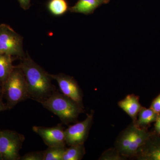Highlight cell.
<instances>
[{"instance_id": "obj_22", "label": "cell", "mask_w": 160, "mask_h": 160, "mask_svg": "<svg viewBox=\"0 0 160 160\" xmlns=\"http://www.w3.org/2000/svg\"><path fill=\"white\" fill-rule=\"evenodd\" d=\"M155 128L158 132L160 134V114H158L157 118L156 121Z\"/></svg>"}, {"instance_id": "obj_1", "label": "cell", "mask_w": 160, "mask_h": 160, "mask_svg": "<svg viewBox=\"0 0 160 160\" xmlns=\"http://www.w3.org/2000/svg\"><path fill=\"white\" fill-rule=\"evenodd\" d=\"M22 70L28 86L29 98L38 102H43L55 91L50 75L37 64L27 54L21 58L18 66Z\"/></svg>"}, {"instance_id": "obj_21", "label": "cell", "mask_w": 160, "mask_h": 160, "mask_svg": "<svg viewBox=\"0 0 160 160\" xmlns=\"http://www.w3.org/2000/svg\"><path fill=\"white\" fill-rule=\"evenodd\" d=\"M20 5V6L24 10H26L29 9L31 4L30 2L31 0H18Z\"/></svg>"}, {"instance_id": "obj_10", "label": "cell", "mask_w": 160, "mask_h": 160, "mask_svg": "<svg viewBox=\"0 0 160 160\" xmlns=\"http://www.w3.org/2000/svg\"><path fill=\"white\" fill-rule=\"evenodd\" d=\"M118 104L120 108L132 118L133 122L135 123L139 112L142 108L138 97L133 94L128 95Z\"/></svg>"}, {"instance_id": "obj_3", "label": "cell", "mask_w": 160, "mask_h": 160, "mask_svg": "<svg viewBox=\"0 0 160 160\" xmlns=\"http://www.w3.org/2000/svg\"><path fill=\"white\" fill-rule=\"evenodd\" d=\"M7 109H11L18 103L29 98L28 86L22 69L15 66L9 78L3 84V97Z\"/></svg>"}, {"instance_id": "obj_7", "label": "cell", "mask_w": 160, "mask_h": 160, "mask_svg": "<svg viewBox=\"0 0 160 160\" xmlns=\"http://www.w3.org/2000/svg\"><path fill=\"white\" fill-rule=\"evenodd\" d=\"M93 113L88 114L84 121L70 126L65 130L66 143L69 146L83 144L89 131Z\"/></svg>"}, {"instance_id": "obj_17", "label": "cell", "mask_w": 160, "mask_h": 160, "mask_svg": "<svg viewBox=\"0 0 160 160\" xmlns=\"http://www.w3.org/2000/svg\"><path fill=\"white\" fill-rule=\"evenodd\" d=\"M65 147H49L43 152V160H62Z\"/></svg>"}, {"instance_id": "obj_5", "label": "cell", "mask_w": 160, "mask_h": 160, "mask_svg": "<svg viewBox=\"0 0 160 160\" xmlns=\"http://www.w3.org/2000/svg\"><path fill=\"white\" fill-rule=\"evenodd\" d=\"M149 138V134L133 122L125 129L122 136L121 142L125 150L124 157H135Z\"/></svg>"}, {"instance_id": "obj_11", "label": "cell", "mask_w": 160, "mask_h": 160, "mask_svg": "<svg viewBox=\"0 0 160 160\" xmlns=\"http://www.w3.org/2000/svg\"><path fill=\"white\" fill-rule=\"evenodd\" d=\"M110 0H78L74 6L69 8L72 12L89 14L103 4H108Z\"/></svg>"}, {"instance_id": "obj_18", "label": "cell", "mask_w": 160, "mask_h": 160, "mask_svg": "<svg viewBox=\"0 0 160 160\" xmlns=\"http://www.w3.org/2000/svg\"><path fill=\"white\" fill-rule=\"evenodd\" d=\"M124 157L121 155L118 151L115 149H110L105 152L102 154L100 160H122Z\"/></svg>"}, {"instance_id": "obj_24", "label": "cell", "mask_w": 160, "mask_h": 160, "mask_svg": "<svg viewBox=\"0 0 160 160\" xmlns=\"http://www.w3.org/2000/svg\"><path fill=\"white\" fill-rule=\"evenodd\" d=\"M3 84L0 81V96L3 97Z\"/></svg>"}, {"instance_id": "obj_6", "label": "cell", "mask_w": 160, "mask_h": 160, "mask_svg": "<svg viewBox=\"0 0 160 160\" xmlns=\"http://www.w3.org/2000/svg\"><path fill=\"white\" fill-rule=\"evenodd\" d=\"M24 140V136L16 132L0 130V153L3 160H20L19 151Z\"/></svg>"}, {"instance_id": "obj_14", "label": "cell", "mask_w": 160, "mask_h": 160, "mask_svg": "<svg viewBox=\"0 0 160 160\" xmlns=\"http://www.w3.org/2000/svg\"><path fill=\"white\" fill-rule=\"evenodd\" d=\"M138 114V118L135 123L137 126L142 127L156 122L158 114L156 113L151 108L146 109L142 107Z\"/></svg>"}, {"instance_id": "obj_16", "label": "cell", "mask_w": 160, "mask_h": 160, "mask_svg": "<svg viewBox=\"0 0 160 160\" xmlns=\"http://www.w3.org/2000/svg\"><path fill=\"white\" fill-rule=\"evenodd\" d=\"M48 7L49 11L56 16L64 14L69 9L66 0H50Z\"/></svg>"}, {"instance_id": "obj_4", "label": "cell", "mask_w": 160, "mask_h": 160, "mask_svg": "<svg viewBox=\"0 0 160 160\" xmlns=\"http://www.w3.org/2000/svg\"><path fill=\"white\" fill-rule=\"evenodd\" d=\"M0 54L22 58L23 38L7 24L0 25Z\"/></svg>"}, {"instance_id": "obj_20", "label": "cell", "mask_w": 160, "mask_h": 160, "mask_svg": "<svg viewBox=\"0 0 160 160\" xmlns=\"http://www.w3.org/2000/svg\"><path fill=\"white\" fill-rule=\"evenodd\" d=\"M151 109L158 114L160 113V94L152 102Z\"/></svg>"}, {"instance_id": "obj_9", "label": "cell", "mask_w": 160, "mask_h": 160, "mask_svg": "<svg viewBox=\"0 0 160 160\" xmlns=\"http://www.w3.org/2000/svg\"><path fill=\"white\" fill-rule=\"evenodd\" d=\"M49 75L52 79L57 82L63 94L70 98L82 108V92L75 80L71 77L62 73Z\"/></svg>"}, {"instance_id": "obj_12", "label": "cell", "mask_w": 160, "mask_h": 160, "mask_svg": "<svg viewBox=\"0 0 160 160\" xmlns=\"http://www.w3.org/2000/svg\"><path fill=\"white\" fill-rule=\"evenodd\" d=\"M136 156L138 159L160 160V144H153L148 146L143 145L139 149Z\"/></svg>"}, {"instance_id": "obj_2", "label": "cell", "mask_w": 160, "mask_h": 160, "mask_svg": "<svg viewBox=\"0 0 160 160\" xmlns=\"http://www.w3.org/2000/svg\"><path fill=\"white\" fill-rule=\"evenodd\" d=\"M46 109L58 116L64 123L76 120L82 108L64 94L55 91L47 99L40 102Z\"/></svg>"}, {"instance_id": "obj_19", "label": "cell", "mask_w": 160, "mask_h": 160, "mask_svg": "<svg viewBox=\"0 0 160 160\" xmlns=\"http://www.w3.org/2000/svg\"><path fill=\"white\" fill-rule=\"evenodd\" d=\"M22 160H43V152H36L27 153L22 157Z\"/></svg>"}, {"instance_id": "obj_15", "label": "cell", "mask_w": 160, "mask_h": 160, "mask_svg": "<svg viewBox=\"0 0 160 160\" xmlns=\"http://www.w3.org/2000/svg\"><path fill=\"white\" fill-rule=\"evenodd\" d=\"M85 148L83 144L73 145L66 149L63 155L62 160H79L85 154Z\"/></svg>"}, {"instance_id": "obj_23", "label": "cell", "mask_w": 160, "mask_h": 160, "mask_svg": "<svg viewBox=\"0 0 160 160\" xmlns=\"http://www.w3.org/2000/svg\"><path fill=\"white\" fill-rule=\"evenodd\" d=\"M2 98L3 97L0 96V112L8 109L6 105L3 103Z\"/></svg>"}, {"instance_id": "obj_13", "label": "cell", "mask_w": 160, "mask_h": 160, "mask_svg": "<svg viewBox=\"0 0 160 160\" xmlns=\"http://www.w3.org/2000/svg\"><path fill=\"white\" fill-rule=\"evenodd\" d=\"M9 55L0 54V81L4 84L14 69L13 58Z\"/></svg>"}, {"instance_id": "obj_8", "label": "cell", "mask_w": 160, "mask_h": 160, "mask_svg": "<svg viewBox=\"0 0 160 160\" xmlns=\"http://www.w3.org/2000/svg\"><path fill=\"white\" fill-rule=\"evenodd\" d=\"M32 130L40 136L49 147H65V130L61 125L51 128L34 126Z\"/></svg>"}, {"instance_id": "obj_25", "label": "cell", "mask_w": 160, "mask_h": 160, "mask_svg": "<svg viewBox=\"0 0 160 160\" xmlns=\"http://www.w3.org/2000/svg\"><path fill=\"white\" fill-rule=\"evenodd\" d=\"M3 160L2 157V155H1V153H0V160Z\"/></svg>"}]
</instances>
